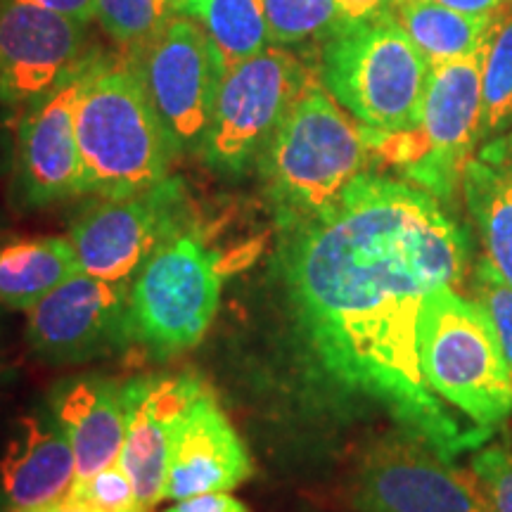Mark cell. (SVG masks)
I'll list each match as a JSON object with an SVG mask.
<instances>
[{
	"label": "cell",
	"mask_w": 512,
	"mask_h": 512,
	"mask_svg": "<svg viewBox=\"0 0 512 512\" xmlns=\"http://www.w3.org/2000/svg\"><path fill=\"white\" fill-rule=\"evenodd\" d=\"M280 230V271L325 370L441 456L482 446L491 434L451 411L420 368L425 299L463 283L470 259L463 226L437 197L361 174L328 209Z\"/></svg>",
	"instance_id": "6da1fadb"
},
{
	"label": "cell",
	"mask_w": 512,
	"mask_h": 512,
	"mask_svg": "<svg viewBox=\"0 0 512 512\" xmlns=\"http://www.w3.org/2000/svg\"><path fill=\"white\" fill-rule=\"evenodd\" d=\"M74 121L86 192L126 197L169 178L178 152L131 55L100 50L93 57L83 72Z\"/></svg>",
	"instance_id": "7a4b0ae2"
},
{
	"label": "cell",
	"mask_w": 512,
	"mask_h": 512,
	"mask_svg": "<svg viewBox=\"0 0 512 512\" xmlns=\"http://www.w3.org/2000/svg\"><path fill=\"white\" fill-rule=\"evenodd\" d=\"M370 150L363 126L325 91L316 74L306 81L256 159L278 226L320 214L351 181L366 174Z\"/></svg>",
	"instance_id": "3957f363"
},
{
	"label": "cell",
	"mask_w": 512,
	"mask_h": 512,
	"mask_svg": "<svg viewBox=\"0 0 512 512\" xmlns=\"http://www.w3.org/2000/svg\"><path fill=\"white\" fill-rule=\"evenodd\" d=\"M491 38V36H489ZM486 46L434 64L418 124L401 131L363 128L370 159L396 169L408 183L451 200L482 140V72Z\"/></svg>",
	"instance_id": "277c9868"
},
{
	"label": "cell",
	"mask_w": 512,
	"mask_h": 512,
	"mask_svg": "<svg viewBox=\"0 0 512 512\" xmlns=\"http://www.w3.org/2000/svg\"><path fill=\"white\" fill-rule=\"evenodd\" d=\"M420 368L451 411L494 434L512 418V380L496 330L482 304L446 285L420 313Z\"/></svg>",
	"instance_id": "5b68a950"
},
{
	"label": "cell",
	"mask_w": 512,
	"mask_h": 512,
	"mask_svg": "<svg viewBox=\"0 0 512 512\" xmlns=\"http://www.w3.org/2000/svg\"><path fill=\"white\" fill-rule=\"evenodd\" d=\"M432 64L394 15L347 24L320 46L318 79L363 128L418 124Z\"/></svg>",
	"instance_id": "8992f818"
},
{
	"label": "cell",
	"mask_w": 512,
	"mask_h": 512,
	"mask_svg": "<svg viewBox=\"0 0 512 512\" xmlns=\"http://www.w3.org/2000/svg\"><path fill=\"white\" fill-rule=\"evenodd\" d=\"M221 259L195 235H176L147 259L128 294L131 342L157 356L197 344L219 309Z\"/></svg>",
	"instance_id": "52a82bcc"
},
{
	"label": "cell",
	"mask_w": 512,
	"mask_h": 512,
	"mask_svg": "<svg viewBox=\"0 0 512 512\" xmlns=\"http://www.w3.org/2000/svg\"><path fill=\"white\" fill-rule=\"evenodd\" d=\"M313 76L290 48L268 46L221 76L202 152L211 169L238 176L261 152Z\"/></svg>",
	"instance_id": "ba28073f"
},
{
	"label": "cell",
	"mask_w": 512,
	"mask_h": 512,
	"mask_svg": "<svg viewBox=\"0 0 512 512\" xmlns=\"http://www.w3.org/2000/svg\"><path fill=\"white\" fill-rule=\"evenodd\" d=\"M351 505L358 512H494L475 475L406 430L363 453Z\"/></svg>",
	"instance_id": "9c48e42d"
},
{
	"label": "cell",
	"mask_w": 512,
	"mask_h": 512,
	"mask_svg": "<svg viewBox=\"0 0 512 512\" xmlns=\"http://www.w3.org/2000/svg\"><path fill=\"white\" fill-rule=\"evenodd\" d=\"M185 214V188L171 176L136 195L102 197L69 233L79 271L128 285L157 249L183 233Z\"/></svg>",
	"instance_id": "30bf717a"
},
{
	"label": "cell",
	"mask_w": 512,
	"mask_h": 512,
	"mask_svg": "<svg viewBox=\"0 0 512 512\" xmlns=\"http://www.w3.org/2000/svg\"><path fill=\"white\" fill-rule=\"evenodd\" d=\"M133 60L178 155L202 152L223 74L200 24L174 15Z\"/></svg>",
	"instance_id": "8fae6325"
},
{
	"label": "cell",
	"mask_w": 512,
	"mask_h": 512,
	"mask_svg": "<svg viewBox=\"0 0 512 512\" xmlns=\"http://www.w3.org/2000/svg\"><path fill=\"white\" fill-rule=\"evenodd\" d=\"M100 50L91 46L86 24L0 0V102L31 105L88 67Z\"/></svg>",
	"instance_id": "7c38bea8"
},
{
	"label": "cell",
	"mask_w": 512,
	"mask_h": 512,
	"mask_svg": "<svg viewBox=\"0 0 512 512\" xmlns=\"http://www.w3.org/2000/svg\"><path fill=\"white\" fill-rule=\"evenodd\" d=\"M131 285L76 273L27 318V342L46 361H86L131 342L128 330Z\"/></svg>",
	"instance_id": "4fadbf2b"
},
{
	"label": "cell",
	"mask_w": 512,
	"mask_h": 512,
	"mask_svg": "<svg viewBox=\"0 0 512 512\" xmlns=\"http://www.w3.org/2000/svg\"><path fill=\"white\" fill-rule=\"evenodd\" d=\"M83 72L86 67L53 93L31 102L19 119L17 190L29 207H46L86 192L74 121Z\"/></svg>",
	"instance_id": "5bb4252c"
},
{
	"label": "cell",
	"mask_w": 512,
	"mask_h": 512,
	"mask_svg": "<svg viewBox=\"0 0 512 512\" xmlns=\"http://www.w3.org/2000/svg\"><path fill=\"white\" fill-rule=\"evenodd\" d=\"M204 384L188 375L138 377L124 382L126 441L119 463L136 486L140 512H155L164 498L174 434Z\"/></svg>",
	"instance_id": "9a60e30c"
},
{
	"label": "cell",
	"mask_w": 512,
	"mask_h": 512,
	"mask_svg": "<svg viewBox=\"0 0 512 512\" xmlns=\"http://www.w3.org/2000/svg\"><path fill=\"white\" fill-rule=\"evenodd\" d=\"M252 472L245 441L204 387L174 434L164 498L185 501L202 494H228Z\"/></svg>",
	"instance_id": "2e32d148"
},
{
	"label": "cell",
	"mask_w": 512,
	"mask_h": 512,
	"mask_svg": "<svg viewBox=\"0 0 512 512\" xmlns=\"http://www.w3.org/2000/svg\"><path fill=\"white\" fill-rule=\"evenodd\" d=\"M50 408L74 448L76 482L119 463L128 427L124 384L98 375L76 377L57 384Z\"/></svg>",
	"instance_id": "e0dca14e"
},
{
	"label": "cell",
	"mask_w": 512,
	"mask_h": 512,
	"mask_svg": "<svg viewBox=\"0 0 512 512\" xmlns=\"http://www.w3.org/2000/svg\"><path fill=\"white\" fill-rule=\"evenodd\" d=\"M74 482V448L57 420L24 415L0 458V484L12 510L64 501Z\"/></svg>",
	"instance_id": "ac0fdd59"
},
{
	"label": "cell",
	"mask_w": 512,
	"mask_h": 512,
	"mask_svg": "<svg viewBox=\"0 0 512 512\" xmlns=\"http://www.w3.org/2000/svg\"><path fill=\"white\" fill-rule=\"evenodd\" d=\"M460 188L484 256L512 285V133L484 140L467 162Z\"/></svg>",
	"instance_id": "d6986e66"
},
{
	"label": "cell",
	"mask_w": 512,
	"mask_h": 512,
	"mask_svg": "<svg viewBox=\"0 0 512 512\" xmlns=\"http://www.w3.org/2000/svg\"><path fill=\"white\" fill-rule=\"evenodd\" d=\"M79 271L72 240L31 238L0 247V304L29 311Z\"/></svg>",
	"instance_id": "ffe728a7"
},
{
	"label": "cell",
	"mask_w": 512,
	"mask_h": 512,
	"mask_svg": "<svg viewBox=\"0 0 512 512\" xmlns=\"http://www.w3.org/2000/svg\"><path fill=\"white\" fill-rule=\"evenodd\" d=\"M394 17L432 67L475 53L496 27V17L463 15L437 0H401Z\"/></svg>",
	"instance_id": "44dd1931"
},
{
	"label": "cell",
	"mask_w": 512,
	"mask_h": 512,
	"mask_svg": "<svg viewBox=\"0 0 512 512\" xmlns=\"http://www.w3.org/2000/svg\"><path fill=\"white\" fill-rule=\"evenodd\" d=\"M192 19L209 38L221 74L273 46L264 0H204Z\"/></svg>",
	"instance_id": "7402d4cb"
},
{
	"label": "cell",
	"mask_w": 512,
	"mask_h": 512,
	"mask_svg": "<svg viewBox=\"0 0 512 512\" xmlns=\"http://www.w3.org/2000/svg\"><path fill=\"white\" fill-rule=\"evenodd\" d=\"M273 46L306 50L323 46L347 27L337 0H264Z\"/></svg>",
	"instance_id": "603a6c76"
},
{
	"label": "cell",
	"mask_w": 512,
	"mask_h": 512,
	"mask_svg": "<svg viewBox=\"0 0 512 512\" xmlns=\"http://www.w3.org/2000/svg\"><path fill=\"white\" fill-rule=\"evenodd\" d=\"M171 0H98V22L121 53L136 57L174 17Z\"/></svg>",
	"instance_id": "cb8c5ba5"
},
{
	"label": "cell",
	"mask_w": 512,
	"mask_h": 512,
	"mask_svg": "<svg viewBox=\"0 0 512 512\" xmlns=\"http://www.w3.org/2000/svg\"><path fill=\"white\" fill-rule=\"evenodd\" d=\"M512 128V17L496 22L482 72V140Z\"/></svg>",
	"instance_id": "d4e9b609"
},
{
	"label": "cell",
	"mask_w": 512,
	"mask_h": 512,
	"mask_svg": "<svg viewBox=\"0 0 512 512\" xmlns=\"http://www.w3.org/2000/svg\"><path fill=\"white\" fill-rule=\"evenodd\" d=\"M472 290H475V299L482 304L491 325H494L512 380V285L496 271V266L486 256H482L472 271Z\"/></svg>",
	"instance_id": "484cf974"
},
{
	"label": "cell",
	"mask_w": 512,
	"mask_h": 512,
	"mask_svg": "<svg viewBox=\"0 0 512 512\" xmlns=\"http://www.w3.org/2000/svg\"><path fill=\"white\" fill-rule=\"evenodd\" d=\"M69 496L95 505L100 512H140L136 486L121 463L95 472L86 482H76Z\"/></svg>",
	"instance_id": "4316f807"
},
{
	"label": "cell",
	"mask_w": 512,
	"mask_h": 512,
	"mask_svg": "<svg viewBox=\"0 0 512 512\" xmlns=\"http://www.w3.org/2000/svg\"><path fill=\"white\" fill-rule=\"evenodd\" d=\"M472 475L482 484L494 512H512V448L482 446L470 458Z\"/></svg>",
	"instance_id": "83f0119b"
},
{
	"label": "cell",
	"mask_w": 512,
	"mask_h": 512,
	"mask_svg": "<svg viewBox=\"0 0 512 512\" xmlns=\"http://www.w3.org/2000/svg\"><path fill=\"white\" fill-rule=\"evenodd\" d=\"M17 3L36 5V8L69 17L74 19V22L86 24V27L93 19H98V0H17Z\"/></svg>",
	"instance_id": "f1b7e54d"
},
{
	"label": "cell",
	"mask_w": 512,
	"mask_h": 512,
	"mask_svg": "<svg viewBox=\"0 0 512 512\" xmlns=\"http://www.w3.org/2000/svg\"><path fill=\"white\" fill-rule=\"evenodd\" d=\"M164 512H249V510L245 503L223 491V494H202V496L185 498V501H178L174 508Z\"/></svg>",
	"instance_id": "f546056e"
},
{
	"label": "cell",
	"mask_w": 512,
	"mask_h": 512,
	"mask_svg": "<svg viewBox=\"0 0 512 512\" xmlns=\"http://www.w3.org/2000/svg\"><path fill=\"white\" fill-rule=\"evenodd\" d=\"M399 3L401 0H337V8L342 12L344 22L356 24L366 22V19L394 15Z\"/></svg>",
	"instance_id": "4dcf8cb0"
},
{
	"label": "cell",
	"mask_w": 512,
	"mask_h": 512,
	"mask_svg": "<svg viewBox=\"0 0 512 512\" xmlns=\"http://www.w3.org/2000/svg\"><path fill=\"white\" fill-rule=\"evenodd\" d=\"M437 3L446 5V8L463 12V15L472 17H496L505 0H437Z\"/></svg>",
	"instance_id": "1f68e13d"
},
{
	"label": "cell",
	"mask_w": 512,
	"mask_h": 512,
	"mask_svg": "<svg viewBox=\"0 0 512 512\" xmlns=\"http://www.w3.org/2000/svg\"><path fill=\"white\" fill-rule=\"evenodd\" d=\"M12 512H100L95 505L76 501V498L67 496L64 501L57 503H48V505H38V508H15Z\"/></svg>",
	"instance_id": "d6a6232c"
},
{
	"label": "cell",
	"mask_w": 512,
	"mask_h": 512,
	"mask_svg": "<svg viewBox=\"0 0 512 512\" xmlns=\"http://www.w3.org/2000/svg\"><path fill=\"white\" fill-rule=\"evenodd\" d=\"M202 3H204V0H171L176 15H185V17L195 15V12L200 10Z\"/></svg>",
	"instance_id": "836d02e7"
}]
</instances>
